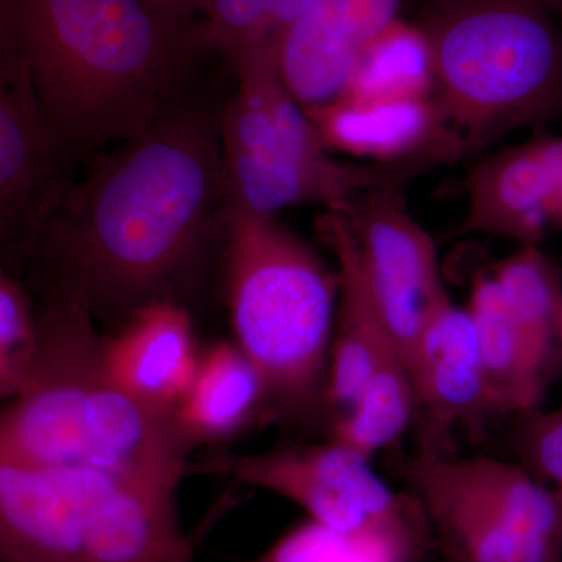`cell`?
<instances>
[{
  "label": "cell",
  "mask_w": 562,
  "mask_h": 562,
  "mask_svg": "<svg viewBox=\"0 0 562 562\" xmlns=\"http://www.w3.org/2000/svg\"><path fill=\"white\" fill-rule=\"evenodd\" d=\"M228 203L220 127L179 105L69 181L18 260L36 291L77 295L116 330L151 302L181 303Z\"/></svg>",
  "instance_id": "obj_1"
},
{
  "label": "cell",
  "mask_w": 562,
  "mask_h": 562,
  "mask_svg": "<svg viewBox=\"0 0 562 562\" xmlns=\"http://www.w3.org/2000/svg\"><path fill=\"white\" fill-rule=\"evenodd\" d=\"M209 46L203 22L150 0H0V58L27 72L69 160L149 132Z\"/></svg>",
  "instance_id": "obj_2"
},
{
  "label": "cell",
  "mask_w": 562,
  "mask_h": 562,
  "mask_svg": "<svg viewBox=\"0 0 562 562\" xmlns=\"http://www.w3.org/2000/svg\"><path fill=\"white\" fill-rule=\"evenodd\" d=\"M38 294V357L3 409L0 464L88 468L179 487L194 446L173 413L117 382L87 303L65 291Z\"/></svg>",
  "instance_id": "obj_3"
},
{
  "label": "cell",
  "mask_w": 562,
  "mask_h": 562,
  "mask_svg": "<svg viewBox=\"0 0 562 562\" xmlns=\"http://www.w3.org/2000/svg\"><path fill=\"white\" fill-rule=\"evenodd\" d=\"M222 241L233 331L265 380L266 409L288 417L325 412L338 269L279 217L232 203Z\"/></svg>",
  "instance_id": "obj_4"
},
{
  "label": "cell",
  "mask_w": 562,
  "mask_h": 562,
  "mask_svg": "<svg viewBox=\"0 0 562 562\" xmlns=\"http://www.w3.org/2000/svg\"><path fill=\"white\" fill-rule=\"evenodd\" d=\"M435 99L473 149L562 120V25L547 0H428Z\"/></svg>",
  "instance_id": "obj_5"
},
{
  "label": "cell",
  "mask_w": 562,
  "mask_h": 562,
  "mask_svg": "<svg viewBox=\"0 0 562 562\" xmlns=\"http://www.w3.org/2000/svg\"><path fill=\"white\" fill-rule=\"evenodd\" d=\"M176 491L95 469L0 465V560L194 562Z\"/></svg>",
  "instance_id": "obj_6"
},
{
  "label": "cell",
  "mask_w": 562,
  "mask_h": 562,
  "mask_svg": "<svg viewBox=\"0 0 562 562\" xmlns=\"http://www.w3.org/2000/svg\"><path fill=\"white\" fill-rule=\"evenodd\" d=\"M228 475L301 506L310 519L398 562H419L430 531L412 495L397 494L371 458L328 441L283 443L266 452L216 457L190 473Z\"/></svg>",
  "instance_id": "obj_7"
},
{
  "label": "cell",
  "mask_w": 562,
  "mask_h": 562,
  "mask_svg": "<svg viewBox=\"0 0 562 562\" xmlns=\"http://www.w3.org/2000/svg\"><path fill=\"white\" fill-rule=\"evenodd\" d=\"M344 214L373 299L409 371L420 333L447 294L435 241L406 210L401 187L368 192Z\"/></svg>",
  "instance_id": "obj_8"
},
{
  "label": "cell",
  "mask_w": 562,
  "mask_h": 562,
  "mask_svg": "<svg viewBox=\"0 0 562 562\" xmlns=\"http://www.w3.org/2000/svg\"><path fill=\"white\" fill-rule=\"evenodd\" d=\"M68 165L27 72L0 58V235L11 257L57 205Z\"/></svg>",
  "instance_id": "obj_9"
},
{
  "label": "cell",
  "mask_w": 562,
  "mask_h": 562,
  "mask_svg": "<svg viewBox=\"0 0 562 562\" xmlns=\"http://www.w3.org/2000/svg\"><path fill=\"white\" fill-rule=\"evenodd\" d=\"M317 231L341 280L325 392L331 425L353 409L373 373L406 364L373 299L349 217L327 211L317 220Z\"/></svg>",
  "instance_id": "obj_10"
},
{
  "label": "cell",
  "mask_w": 562,
  "mask_h": 562,
  "mask_svg": "<svg viewBox=\"0 0 562 562\" xmlns=\"http://www.w3.org/2000/svg\"><path fill=\"white\" fill-rule=\"evenodd\" d=\"M328 150L420 172L473 150L435 98L338 101L305 110Z\"/></svg>",
  "instance_id": "obj_11"
},
{
  "label": "cell",
  "mask_w": 562,
  "mask_h": 562,
  "mask_svg": "<svg viewBox=\"0 0 562 562\" xmlns=\"http://www.w3.org/2000/svg\"><path fill=\"white\" fill-rule=\"evenodd\" d=\"M417 401L439 428L482 430L505 416L495 401L475 322L449 292L436 303L409 364Z\"/></svg>",
  "instance_id": "obj_12"
},
{
  "label": "cell",
  "mask_w": 562,
  "mask_h": 562,
  "mask_svg": "<svg viewBox=\"0 0 562 562\" xmlns=\"http://www.w3.org/2000/svg\"><path fill=\"white\" fill-rule=\"evenodd\" d=\"M419 454L398 460V475L416 501L430 531L431 546L449 562H562V549L539 541L512 522L453 490L422 462Z\"/></svg>",
  "instance_id": "obj_13"
},
{
  "label": "cell",
  "mask_w": 562,
  "mask_h": 562,
  "mask_svg": "<svg viewBox=\"0 0 562 562\" xmlns=\"http://www.w3.org/2000/svg\"><path fill=\"white\" fill-rule=\"evenodd\" d=\"M103 355L125 390L171 413L190 390L201 358L190 312L168 301L136 310L103 338Z\"/></svg>",
  "instance_id": "obj_14"
},
{
  "label": "cell",
  "mask_w": 562,
  "mask_h": 562,
  "mask_svg": "<svg viewBox=\"0 0 562 562\" xmlns=\"http://www.w3.org/2000/svg\"><path fill=\"white\" fill-rule=\"evenodd\" d=\"M468 310L475 322L487 379L502 413L519 416L538 408L562 362L561 351L532 338L497 281L487 273L473 280Z\"/></svg>",
  "instance_id": "obj_15"
},
{
  "label": "cell",
  "mask_w": 562,
  "mask_h": 562,
  "mask_svg": "<svg viewBox=\"0 0 562 562\" xmlns=\"http://www.w3.org/2000/svg\"><path fill=\"white\" fill-rule=\"evenodd\" d=\"M468 210L457 235L539 246L549 233L539 138L492 154L469 173Z\"/></svg>",
  "instance_id": "obj_16"
},
{
  "label": "cell",
  "mask_w": 562,
  "mask_h": 562,
  "mask_svg": "<svg viewBox=\"0 0 562 562\" xmlns=\"http://www.w3.org/2000/svg\"><path fill=\"white\" fill-rule=\"evenodd\" d=\"M272 47L280 80L305 110L341 98L361 50L344 0H317Z\"/></svg>",
  "instance_id": "obj_17"
},
{
  "label": "cell",
  "mask_w": 562,
  "mask_h": 562,
  "mask_svg": "<svg viewBox=\"0 0 562 562\" xmlns=\"http://www.w3.org/2000/svg\"><path fill=\"white\" fill-rule=\"evenodd\" d=\"M262 408L266 386L257 366L238 344L217 342L202 351L194 380L173 416L198 447L241 430Z\"/></svg>",
  "instance_id": "obj_18"
},
{
  "label": "cell",
  "mask_w": 562,
  "mask_h": 562,
  "mask_svg": "<svg viewBox=\"0 0 562 562\" xmlns=\"http://www.w3.org/2000/svg\"><path fill=\"white\" fill-rule=\"evenodd\" d=\"M435 65L419 24L398 20L362 46L339 99L398 101L435 98Z\"/></svg>",
  "instance_id": "obj_19"
},
{
  "label": "cell",
  "mask_w": 562,
  "mask_h": 562,
  "mask_svg": "<svg viewBox=\"0 0 562 562\" xmlns=\"http://www.w3.org/2000/svg\"><path fill=\"white\" fill-rule=\"evenodd\" d=\"M492 277L532 338L562 353L561 277L539 246L520 247Z\"/></svg>",
  "instance_id": "obj_20"
},
{
  "label": "cell",
  "mask_w": 562,
  "mask_h": 562,
  "mask_svg": "<svg viewBox=\"0 0 562 562\" xmlns=\"http://www.w3.org/2000/svg\"><path fill=\"white\" fill-rule=\"evenodd\" d=\"M40 328L31 290L10 271L0 273V394L14 398L38 357Z\"/></svg>",
  "instance_id": "obj_21"
},
{
  "label": "cell",
  "mask_w": 562,
  "mask_h": 562,
  "mask_svg": "<svg viewBox=\"0 0 562 562\" xmlns=\"http://www.w3.org/2000/svg\"><path fill=\"white\" fill-rule=\"evenodd\" d=\"M206 38L233 65L244 55L269 44L271 0H203Z\"/></svg>",
  "instance_id": "obj_22"
},
{
  "label": "cell",
  "mask_w": 562,
  "mask_h": 562,
  "mask_svg": "<svg viewBox=\"0 0 562 562\" xmlns=\"http://www.w3.org/2000/svg\"><path fill=\"white\" fill-rule=\"evenodd\" d=\"M257 562H398L310 519L288 531Z\"/></svg>",
  "instance_id": "obj_23"
},
{
  "label": "cell",
  "mask_w": 562,
  "mask_h": 562,
  "mask_svg": "<svg viewBox=\"0 0 562 562\" xmlns=\"http://www.w3.org/2000/svg\"><path fill=\"white\" fill-rule=\"evenodd\" d=\"M513 442L520 464L552 487L562 503V408L516 416Z\"/></svg>",
  "instance_id": "obj_24"
},
{
  "label": "cell",
  "mask_w": 562,
  "mask_h": 562,
  "mask_svg": "<svg viewBox=\"0 0 562 562\" xmlns=\"http://www.w3.org/2000/svg\"><path fill=\"white\" fill-rule=\"evenodd\" d=\"M401 0H344L347 24L361 49L397 18Z\"/></svg>",
  "instance_id": "obj_25"
},
{
  "label": "cell",
  "mask_w": 562,
  "mask_h": 562,
  "mask_svg": "<svg viewBox=\"0 0 562 562\" xmlns=\"http://www.w3.org/2000/svg\"><path fill=\"white\" fill-rule=\"evenodd\" d=\"M546 220L550 231L562 228V136H541Z\"/></svg>",
  "instance_id": "obj_26"
},
{
  "label": "cell",
  "mask_w": 562,
  "mask_h": 562,
  "mask_svg": "<svg viewBox=\"0 0 562 562\" xmlns=\"http://www.w3.org/2000/svg\"><path fill=\"white\" fill-rule=\"evenodd\" d=\"M317 0H271V22H269V44L276 41L303 16Z\"/></svg>",
  "instance_id": "obj_27"
},
{
  "label": "cell",
  "mask_w": 562,
  "mask_h": 562,
  "mask_svg": "<svg viewBox=\"0 0 562 562\" xmlns=\"http://www.w3.org/2000/svg\"><path fill=\"white\" fill-rule=\"evenodd\" d=\"M157 3L161 9L181 14V16H192L202 11L203 0H150Z\"/></svg>",
  "instance_id": "obj_28"
},
{
  "label": "cell",
  "mask_w": 562,
  "mask_h": 562,
  "mask_svg": "<svg viewBox=\"0 0 562 562\" xmlns=\"http://www.w3.org/2000/svg\"><path fill=\"white\" fill-rule=\"evenodd\" d=\"M547 2L550 3V7H552L554 14H557L562 25V0H547Z\"/></svg>",
  "instance_id": "obj_29"
}]
</instances>
